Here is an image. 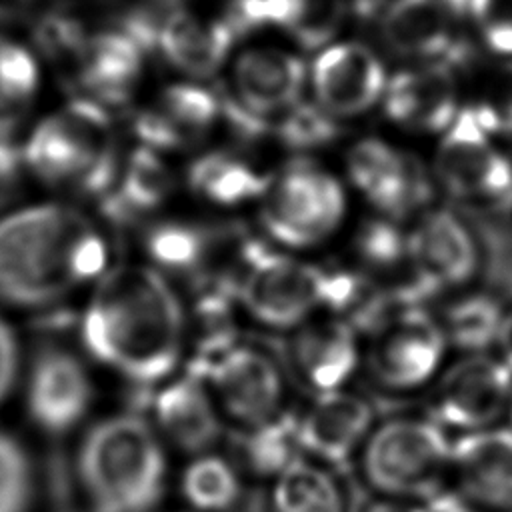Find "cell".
<instances>
[{
    "label": "cell",
    "instance_id": "e0dca14e",
    "mask_svg": "<svg viewBox=\"0 0 512 512\" xmlns=\"http://www.w3.org/2000/svg\"><path fill=\"white\" fill-rule=\"evenodd\" d=\"M372 404L344 388L322 392L298 416L302 454L324 466H344L372 432Z\"/></svg>",
    "mask_w": 512,
    "mask_h": 512
},
{
    "label": "cell",
    "instance_id": "30bf717a",
    "mask_svg": "<svg viewBox=\"0 0 512 512\" xmlns=\"http://www.w3.org/2000/svg\"><path fill=\"white\" fill-rule=\"evenodd\" d=\"M186 372L204 380L220 412L244 428L268 422L284 410V374L258 346L234 342L216 358Z\"/></svg>",
    "mask_w": 512,
    "mask_h": 512
},
{
    "label": "cell",
    "instance_id": "484cf974",
    "mask_svg": "<svg viewBox=\"0 0 512 512\" xmlns=\"http://www.w3.org/2000/svg\"><path fill=\"white\" fill-rule=\"evenodd\" d=\"M172 188L174 178L162 154L140 144L122 158L114 186L100 200L108 216L118 222H132L158 210Z\"/></svg>",
    "mask_w": 512,
    "mask_h": 512
},
{
    "label": "cell",
    "instance_id": "f1b7e54d",
    "mask_svg": "<svg viewBox=\"0 0 512 512\" xmlns=\"http://www.w3.org/2000/svg\"><path fill=\"white\" fill-rule=\"evenodd\" d=\"M180 494L192 512H228L242 494L236 468L214 452L196 454L182 472Z\"/></svg>",
    "mask_w": 512,
    "mask_h": 512
},
{
    "label": "cell",
    "instance_id": "44dd1931",
    "mask_svg": "<svg viewBox=\"0 0 512 512\" xmlns=\"http://www.w3.org/2000/svg\"><path fill=\"white\" fill-rule=\"evenodd\" d=\"M384 112L410 132H444L460 112L450 66L434 64L396 74L384 90Z\"/></svg>",
    "mask_w": 512,
    "mask_h": 512
},
{
    "label": "cell",
    "instance_id": "d590c367",
    "mask_svg": "<svg viewBox=\"0 0 512 512\" xmlns=\"http://www.w3.org/2000/svg\"><path fill=\"white\" fill-rule=\"evenodd\" d=\"M342 0H302L290 32L304 48H318L338 30L342 22Z\"/></svg>",
    "mask_w": 512,
    "mask_h": 512
},
{
    "label": "cell",
    "instance_id": "8fae6325",
    "mask_svg": "<svg viewBox=\"0 0 512 512\" xmlns=\"http://www.w3.org/2000/svg\"><path fill=\"white\" fill-rule=\"evenodd\" d=\"M20 394L26 418L36 430L64 436L88 418L96 384L84 356L54 346L44 348L24 368Z\"/></svg>",
    "mask_w": 512,
    "mask_h": 512
},
{
    "label": "cell",
    "instance_id": "1f68e13d",
    "mask_svg": "<svg viewBox=\"0 0 512 512\" xmlns=\"http://www.w3.org/2000/svg\"><path fill=\"white\" fill-rule=\"evenodd\" d=\"M242 454L250 472L276 478L302 454L298 442V414L282 410L268 422L248 428Z\"/></svg>",
    "mask_w": 512,
    "mask_h": 512
},
{
    "label": "cell",
    "instance_id": "7a4b0ae2",
    "mask_svg": "<svg viewBox=\"0 0 512 512\" xmlns=\"http://www.w3.org/2000/svg\"><path fill=\"white\" fill-rule=\"evenodd\" d=\"M186 312L176 290L150 264H112L88 290L78 336L84 354L138 386L166 380L186 340Z\"/></svg>",
    "mask_w": 512,
    "mask_h": 512
},
{
    "label": "cell",
    "instance_id": "5bb4252c",
    "mask_svg": "<svg viewBox=\"0 0 512 512\" xmlns=\"http://www.w3.org/2000/svg\"><path fill=\"white\" fill-rule=\"evenodd\" d=\"M408 258L414 278L428 294L464 286L480 264L474 234L450 208L420 212L408 232Z\"/></svg>",
    "mask_w": 512,
    "mask_h": 512
},
{
    "label": "cell",
    "instance_id": "d6a6232c",
    "mask_svg": "<svg viewBox=\"0 0 512 512\" xmlns=\"http://www.w3.org/2000/svg\"><path fill=\"white\" fill-rule=\"evenodd\" d=\"M36 498V470L22 440L0 428V512H30Z\"/></svg>",
    "mask_w": 512,
    "mask_h": 512
},
{
    "label": "cell",
    "instance_id": "b9f144b4",
    "mask_svg": "<svg viewBox=\"0 0 512 512\" xmlns=\"http://www.w3.org/2000/svg\"><path fill=\"white\" fill-rule=\"evenodd\" d=\"M496 346L500 350V360L512 370V310L504 312V316H502Z\"/></svg>",
    "mask_w": 512,
    "mask_h": 512
},
{
    "label": "cell",
    "instance_id": "8d00e7d4",
    "mask_svg": "<svg viewBox=\"0 0 512 512\" xmlns=\"http://www.w3.org/2000/svg\"><path fill=\"white\" fill-rule=\"evenodd\" d=\"M88 38L78 20L64 14H48L36 28L38 48L56 62H78Z\"/></svg>",
    "mask_w": 512,
    "mask_h": 512
},
{
    "label": "cell",
    "instance_id": "ffe728a7",
    "mask_svg": "<svg viewBox=\"0 0 512 512\" xmlns=\"http://www.w3.org/2000/svg\"><path fill=\"white\" fill-rule=\"evenodd\" d=\"M154 428L182 452L202 454L220 438V408L204 380L184 370L152 398Z\"/></svg>",
    "mask_w": 512,
    "mask_h": 512
},
{
    "label": "cell",
    "instance_id": "ab89813d",
    "mask_svg": "<svg viewBox=\"0 0 512 512\" xmlns=\"http://www.w3.org/2000/svg\"><path fill=\"white\" fill-rule=\"evenodd\" d=\"M472 110L490 136H512V72L488 98L474 104Z\"/></svg>",
    "mask_w": 512,
    "mask_h": 512
},
{
    "label": "cell",
    "instance_id": "ac0fdd59",
    "mask_svg": "<svg viewBox=\"0 0 512 512\" xmlns=\"http://www.w3.org/2000/svg\"><path fill=\"white\" fill-rule=\"evenodd\" d=\"M312 86L318 106L334 118H352L384 96L386 74L366 46L350 42L326 48L314 60Z\"/></svg>",
    "mask_w": 512,
    "mask_h": 512
},
{
    "label": "cell",
    "instance_id": "9c48e42d",
    "mask_svg": "<svg viewBox=\"0 0 512 512\" xmlns=\"http://www.w3.org/2000/svg\"><path fill=\"white\" fill-rule=\"evenodd\" d=\"M366 354L370 376L390 392H412L426 386L440 370L446 336L422 306H402L372 332Z\"/></svg>",
    "mask_w": 512,
    "mask_h": 512
},
{
    "label": "cell",
    "instance_id": "5b68a950",
    "mask_svg": "<svg viewBox=\"0 0 512 512\" xmlns=\"http://www.w3.org/2000/svg\"><path fill=\"white\" fill-rule=\"evenodd\" d=\"M452 464V442L432 418H392L374 426L362 444L368 486L384 498L426 500L440 490Z\"/></svg>",
    "mask_w": 512,
    "mask_h": 512
},
{
    "label": "cell",
    "instance_id": "2e32d148",
    "mask_svg": "<svg viewBox=\"0 0 512 512\" xmlns=\"http://www.w3.org/2000/svg\"><path fill=\"white\" fill-rule=\"evenodd\" d=\"M450 472L472 510L512 512V428L464 432L452 442Z\"/></svg>",
    "mask_w": 512,
    "mask_h": 512
},
{
    "label": "cell",
    "instance_id": "7402d4cb",
    "mask_svg": "<svg viewBox=\"0 0 512 512\" xmlns=\"http://www.w3.org/2000/svg\"><path fill=\"white\" fill-rule=\"evenodd\" d=\"M292 362L318 394L344 388L360 362L358 330L340 316L308 320L292 338Z\"/></svg>",
    "mask_w": 512,
    "mask_h": 512
},
{
    "label": "cell",
    "instance_id": "4dcf8cb0",
    "mask_svg": "<svg viewBox=\"0 0 512 512\" xmlns=\"http://www.w3.org/2000/svg\"><path fill=\"white\" fill-rule=\"evenodd\" d=\"M504 310L484 292H470L452 300L442 316V332L448 344L468 354H482L496 344Z\"/></svg>",
    "mask_w": 512,
    "mask_h": 512
},
{
    "label": "cell",
    "instance_id": "603a6c76",
    "mask_svg": "<svg viewBox=\"0 0 512 512\" xmlns=\"http://www.w3.org/2000/svg\"><path fill=\"white\" fill-rule=\"evenodd\" d=\"M304 78L300 58L274 48H252L240 54L234 66L236 100L268 120L298 104Z\"/></svg>",
    "mask_w": 512,
    "mask_h": 512
},
{
    "label": "cell",
    "instance_id": "8992f818",
    "mask_svg": "<svg viewBox=\"0 0 512 512\" xmlns=\"http://www.w3.org/2000/svg\"><path fill=\"white\" fill-rule=\"evenodd\" d=\"M346 210L338 176L314 160L294 158L272 176L260 200V224L274 244L304 250L332 238Z\"/></svg>",
    "mask_w": 512,
    "mask_h": 512
},
{
    "label": "cell",
    "instance_id": "f546056e",
    "mask_svg": "<svg viewBox=\"0 0 512 512\" xmlns=\"http://www.w3.org/2000/svg\"><path fill=\"white\" fill-rule=\"evenodd\" d=\"M142 244L150 266L160 272L184 274L198 270L206 262L212 236L206 228L192 222L162 220L144 232Z\"/></svg>",
    "mask_w": 512,
    "mask_h": 512
},
{
    "label": "cell",
    "instance_id": "277c9868",
    "mask_svg": "<svg viewBox=\"0 0 512 512\" xmlns=\"http://www.w3.org/2000/svg\"><path fill=\"white\" fill-rule=\"evenodd\" d=\"M122 158L108 110L76 98L42 116L22 138V170L56 196L102 198Z\"/></svg>",
    "mask_w": 512,
    "mask_h": 512
},
{
    "label": "cell",
    "instance_id": "4fadbf2b",
    "mask_svg": "<svg viewBox=\"0 0 512 512\" xmlns=\"http://www.w3.org/2000/svg\"><path fill=\"white\" fill-rule=\"evenodd\" d=\"M352 186L390 220H404L430 198V180L422 162L382 138H362L346 154Z\"/></svg>",
    "mask_w": 512,
    "mask_h": 512
},
{
    "label": "cell",
    "instance_id": "d6986e66",
    "mask_svg": "<svg viewBox=\"0 0 512 512\" xmlns=\"http://www.w3.org/2000/svg\"><path fill=\"white\" fill-rule=\"evenodd\" d=\"M222 116V100L198 84L166 88L158 106L134 116V134L142 146L172 152L200 142Z\"/></svg>",
    "mask_w": 512,
    "mask_h": 512
},
{
    "label": "cell",
    "instance_id": "83f0119b",
    "mask_svg": "<svg viewBox=\"0 0 512 512\" xmlns=\"http://www.w3.org/2000/svg\"><path fill=\"white\" fill-rule=\"evenodd\" d=\"M270 506L272 512H346L348 504L336 474L300 456L274 478Z\"/></svg>",
    "mask_w": 512,
    "mask_h": 512
},
{
    "label": "cell",
    "instance_id": "836d02e7",
    "mask_svg": "<svg viewBox=\"0 0 512 512\" xmlns=\"http://www.w3.org/2000/svg\"><path fill=\"white\" fill-rule=\"evenodd\" d=\"M354 246L360 262L374 272H390L400 264L410 266L408 232L386 216L366 220L356 232Z\"/></svg>",
    "mask_w": 512,
    "mask_h": 512
},
{
    "label": "cell",
    "instance_id": "7c38bea8",
    "mask_svg": "<svg viewBox=\"0 0 512 512\" xmlns=\"http://www.w3.org/2000/svg\"><path fill=\"white\" fill-rule=\"evenodd\" d=\"M512 370L486 354H468L448 366L432 392L430 418L446 428H490L510 406Z\"/></svg>",
    "mask_w": 512,
    "mask_h": 512
},
{
    "label": "cell",
    "instance_id": "ba28073f",
    "mask_svg": "<svg viewBox=\"0 0 512 512\" xmlns=\"http://www.w3.org/2000/svg\"><path fill=\"white\" fill-rule=\"evenodd\" d=\"M432 166L438 186L454 200L478 206L512 202V160L494 146L472 106L444 130Z\"/></svg>",
    "mask_w": 512,
    "mask_h": 512
},
{
    "label": "cell",
    "instance_id": "74e56055",
    "mask_svg": "<svg viewBox=\"0 0 512 512\" xmlns=\"http://www.w3.org/2000/svg\"><path fill=\"white\" fill-rule=\"evenodd\" d=\"M470 16L492 52L512 56V0H472Z\"/></svg>",
    "mask_w": 512,
    "mask_h": 512
},
{
    "label": "cell",
    "instance_id": "60d3db41",
    "mask_svg": "<svg viewBox=\"0 0 512 512\" xmlns=\"http://www.w3.org/2000/svg\"><path fill=\"white\" fill-rule=\"evenodd\" d=\"M362 512H428V510L424 504H414L410 500L380 498L370 502Z\"/></svg>",
    "mask_w": 512,
    "mask_h": 512
},
{
    "label": "cell",
    "instance_id": "e575fe53",
    "mask_svg": "<svg viewBox=\"0 0 512 512\" xmlns=\"http://www.w3.org/2000/svg\"><path fill=\"white\" fill-rule=\"evenodd\" d=\"M274 134L286 148L308 152L332 144L338 138L340 128L336 118L322 106L298 102L276 122Z\"/></svg>",
    "mask_w": 512,
    "mask_h": 512
},
{
    "label": "cell",
    "instance_id": "7bdbcfd3",
    "mask_svg": "<svg viewBox=\"0 0 512 512\" xmlns=\"http://www.w3.org/2000/svg\"><path fill=\"white\" fill-rule=\"evenodd\" d=\"M508 412H510V420H512V398H510V406H508Z\"/></svg>",
    "mask_w": 512,
    "mask_h": 512
},
{
    "label": "cell",
    "instance_id": "cb8c5ba5",
    "mask_svg": "<svg viewBox=\"0 0 512 512\" xmlns=\"http://www.w3.org/2000/svg\"><path fill=\"white\" fill-rule=\"evenodd\" d=\"M142 52L124 32L88 38L76 62V80L86 92L84 98L104 108L128 102L140 76Z\"/></svg>",
    "mask_w": 512,
    "mask_h": 512
},
{
    "label": "cell",
    "instance_id": "3957f363",
    "mask_svg": "<svg viewBox=\"0 0 512 512\" xmlns=\"http://www.w3.org/2000/svg\"><path fill=\"white\" fill-rule=\"evenodd\" d=\"M74 472L92 512H148L164 494L168 462L158 430L118 412L82 432Z\"/></svg>",
    "mask_w": 512,
    "mask_h": 512
},
{
    "label": "cell",
    "instance_id": "f35d334b",
    "mask_svg": "<svg viewBox=\"0 0 512 512\" xmlns=\"http://www.w3.org/2000/svg\"><path fill=\"white\" fill-rule=\"evenodd\" d=\"M24 352L18 330L0 310V408L20 390L24 376Z\"/></svg>",
    "mask_w": 512,
    "mask_h": 512
},
{
    "label": "cell",
    "instance_id": "6da1fadb",
    "mask_svg": "<svg viewBox=\"0 0 512 512\" xmlns=\"http://www.w3.org/2000/svg\"><path fill=\"white\" fill-rule=\"evenodd\" d=\"M102 226L62 196L0 214V310L42 312L90 290L110 268Z\"/></svg>",
    "mask_w": 512,
    "mask_h": 512
},
{
    "label": "cell",
    "instance_id": "52a82bcc",
    "mask_svg": "<svg viewBox=\"0 0 512 512\" xmlns=\"http://www.w3.org/2000/svg\"><path fill=\"white\" fill-rule=\"evenodd\" d=\"M326 280V268L248 240L236 274L238 304L262 326L296 330L324 308Z\"/></svg>",
    "mask_w": 512,
    "mask_h": 512
},
{
    "label": "cell",
    "instance_id": "9a60e30c",
    "mask_svg": "<svg viewBox=\"0 0 512 512\" xmlns=\"http://www.w3.org/2000/svg\"><path fill=\"white\" fill-rule=\"evenodd\" d=\"M472 0H398L382 16V38L402 56H442L448 66L468 56L456 26L470 16Z\"/></svg>",
    "mask_w": 512,
    "mask_h": 512
},
{
    "label": "cell",
    "instance_id": "4316f807",
    "mask_svg": "<svg viewBox=\"0 0 512 512\" xmlns=\"http://www.w3.org/2000/svg\"><path fill=\"white\" fill-rule=\"evenodd\" d=\"M234 38L226 18L204 22L180 8L166 20L158 46L178 70L206 78L224 62Z\"/></svg>",
    "mask_w": 512,
    "mask_h": 512
},
{
    "label": "cell",
    "instance_id": "ee69618b",
    "mask_svg": "<svg viewBox=\"0 0 512 512\" xmlns=\"http://www.w3.org/2000/svg\"><path fill=\"white\" fill-rule=\"evenodd\" d=\"M180 512H192V510H180Z\"/></svg>",
    "mask_w": 512,
    "mask_h": 512
},
{
    "label": "cell",
    "instance_id": "d4e9b609",
    "mask_svg": "<svg viewBox=\"0 0 512 512\" xmlns=\"http://www.w3.org/2000/svg\"><path fill=\"white\" fill-rule=\"evenodd\" d=\"M272 174L262 172L242 154L230 150H210L196 156L186 170L190 192L214 206L236 208L262 200Z\"/></svg>",
    "mask_w": 512,
    "mask_h": 512
}]
</instances>
